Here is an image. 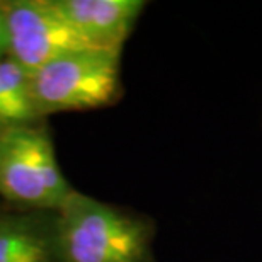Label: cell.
<instances>
[{
    "instance_id": "obj_6",
    "label": "cell",
    "mask_w": 262,
    "mask_h": 262,
    "mask_svg": "<svg viewBox=\"0 0 262 262\" xmlns=\"http://www.w3.org/2000/svg\"><path fill=\"white\" fill-rule=\"evenodd\" d=\"M0 262H61L56 211L10 213L0 216Z\"/></svg>"
},
{
    "instance_id": "obj_8",
    "label": "cell",
    "mask_w": 262,
    "mask_h": 262,
    "mask_svg": "<svg viewBox=\"0 0 262 262\" xmlns=\"http://www.w3.org/2000/svg\"><path fill=\"white\" fill-rule=\"evenodd\" d=\"M7 53V28H5V15L0 4V60Z\"/></svg>"
},
{
    "instance_id": "obj_3",
    "label": "cell",
    "mask_w": 262,
    "mask_h": 262,
    "mask_svg": "<svg viewBox=\"0 0 262 262\" xmlns=\"http://www.w3.org/2000/svg\"><path fill=\"white\" fill-rule=\"evenodd\" d=\"M116 50H80L60 56L31 73L36 114L96 109L111 104L119 92Z\"/></svg>"
},
{
    "instance_id": "obj_5",
    "label": "cell",
    "mask_w": 262,
    "mask_h": 262,
    "mask_svg": "<svg viewBox=\"0 0 262 262\" xmlns=\"http://www.w3.org/2000/svg\"><path fill=\"white\" fill-rule=\"evenodd\" d=\"M53 7L89 45L121 51L138 20L141 0H51Z\"/></svg>"
},
{
    "instance_id": "obj_7",
    "label": "cell",
    "mask_w": 262,
    "mask_h": 262,
    "mask_svg": "<svg viewBox=\"0 0 262 262\" xmlns=\"http://www.w3.org/2000/svg\"><path fill=\"white\" fill-rule=\"evenodd\" d=\"M36 118L31 72L5 55L0 60V128L31 124Z\"/></svg>"
},
{
    "instance_id": "obj_1",
    "label": "cell",
    "mask_w": 262,
    "mask_h": 262,
    "mask_svg": "<svg viewBox=\"0 0 262 262\" xmlns=\"http://www.w3.org/2000/svg\"><path fill=\"white\" fill-rule=\"evenodd\" d=\"M61 262H154L146 220L73 192L56 211Z\"/></svg>"
},
{
    "instance_id": "obj_4",
    "label": "cell",
    "mask_w": 262,
    "mask_h": 262,
    "mask_svg": "<svg viewBox=\"0 0 262 262\" xmlns=\"http://www.w3.org/2000/svg\"><path fill=\"white\" fill-rule=\"evenodd\" d=\"M2 9L7 55L31 73L60 56L94 48L61 17L51 0H14L2 4Z\"/></svg>"
},
{
    "instance_id": "obj_2",
    "label": "cell",
    "mask_w": 262,
    "mask_h": 262,
    "mask_svg": "<svg viewBox=\"0 0 262 262\" xmlns=\"http://www.w3.org/2000/svg\"><path fill=\"white\" fill-rule=\"evenodd\" d=\"M73 192L46 128H0V196L33 211H58Z\"/></svg>"
}]
</instances>
